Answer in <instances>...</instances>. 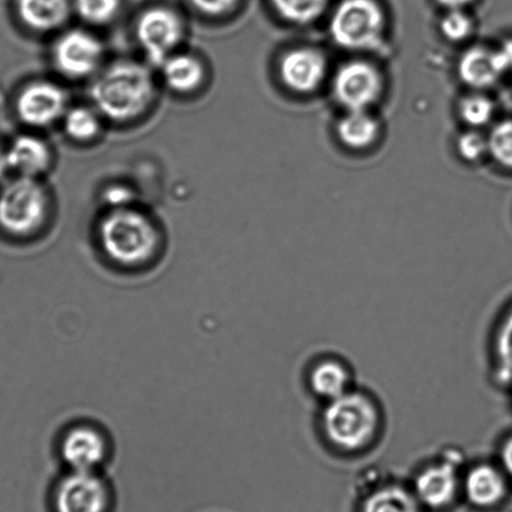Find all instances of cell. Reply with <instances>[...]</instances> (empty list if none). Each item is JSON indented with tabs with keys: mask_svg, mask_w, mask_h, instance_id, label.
I'll list each match as a JSON object with an SVG mask.
<instances>
[{
	"mask_svg": "<svg viewBox=\"0 0 512 512\" xmlns=\"http://www.w3.org/2000/svg\"><path fill=\"white\" fill-rule=\"evenodd\" d=\"M89 94L93 107L103 118L128 123L151 108L156 98V82L146 64L118 59L93 77Z\"/></svg>",
	"mask_w": 512,
	"mask_h": 512,
	"instance_id": "6da1fadb",
	"label": "cell"
},
{
	"mask_svg": "<svg viewBox=\"0 0 512 512\" xmlns=\"http://www.w3.org/2000/svg\"><path fill=\"white\" fill-rule=\"evenodd\" d=\"M97 238L107 260L127 270L147 266L161 245L156 223L133 207L109 210L99 222Z\"/></svg>",
	"mask_w": 512,
	"mask_h": 512,
	"instance_id": "7a4b0ae2",
	"label": "cell"
},
{
	"mask_svg": "<svg viewBox=\"0 0 512 512\" xmlns=\"http://www.w3.org/2000/svg\"><path fill=\"white\" fill-rule=\"evenodd\" d=\"M379 424L374 402L359 392L349 391L331 400L323 414L328 439L345 451L364 449L374 440Z\"/></svg>",
	"mask_w": 512,
	"mask_h": 512,
	"instance_id": "3957f363",
	"label": "cell"
},
{
	"mask_svg": "<svg viewBox=\"0 0 512 512\" xmlns=\"http://www.w3.org/2000/svg\"><path fill=\"white\" fill-rule=\"evenodd\" d=\"M49 198L38 178L18 176L0 191V228L9 235L27 237L47 220Z\"/></svg>",
	"mask_w": 512,
	"mask_h": 512,
	"instance_id": "277c9868",
	"label": "cell"
},
{
	"mask_svg": "<svg viewBox=\"0 0 512 512\" xmlns=\"http://www.w3.org/2000/svg\"><path fill=\"white\" fill-rule=\"evenodd\" d=\"M385 14L376 0H342L333 12V42L347 51H375L384 41Z\"/></svg>",
	"mask_w": 512,
	"mask_h": 512,
	"instance_id": "5b68a950",
	"label": "cell"
},
{
	"mask_svg": "<svg viewBox=\"0 0 512 512\" xmlns=\"http://www.w3.org/2000/svg\"><path fill=\"white\" fill-rule=\"evenodd\" d=\"M136 38L147 61L161 67L167 58L180 47L185 26L175 9L151 7L139 14L136 22Z\"/></svg>",
	"mask_w": 512,
	"mask_h": 512,
	"instance_id": "8992f818",
	"label": "cell"
},
{
	"mask_svg": "<svg viewBox=\"0 0 512 512\" xmlns=\"http://www.w3.org/2000/svg\"><path fill=\"white\" fill-rule=\"evenodd\" d=\"M103 58L101 39L86 29H69L62 33L52 49L58 73L74 81L96 76L101 71Z\"/></svg>",
	"mask_w": 512,
	"mask_h": 512,
	"instance_id": "52a82bcc",
	"label": "cell"
},
{
	"mask_svg": "<svg viewBox=\"0 0 512 512\" xmlns=\"http://www.w3.org/2000/svg\"><path fill=\"white\" fill-rule=\"evenodd\" d=\"M109 487L98 471L69 470L54 492L57 512H106Z\"/></svg>",
	"mask_w": 512,
	"mask_h": 512,
	"instance_id": "ba28073f",
	"label": "cell"
},
{
	"mask_svg": "<svg viewBox=\"0 0 512 512\" xmlns=\"http://www.w3.org/2000/svg\"><path fill=\"white\" fill-rule=\"evenodd\" d=\"M381 93V74L367 62L346 63L333 78V94L347 111H369Z\"/></svg>",
	"mask_w": 512,
	"mask_h": 512,
	"instance_id": "9c48e42d",
	"label": "cell"
},
{
	"mask_svg": "<svg viewBox=\"0 0 512 512\" xmlns=\"http://www.w3.org/2000/svg\"><path fill=\"white\" fill-rule=\"evenodd\" d=\"M66 89L52 81H36L22 89L17 98V114L24 124L44 128L62 119L68 111Z\"/></svg>",
	"mask_w": 512,
	"mask_h": 512,
	"instance_id": "30bf717a",
	"label": "cell"
},
{
	"mask_svg": "<svg viewBox=\"0 0 512 512\" xmlns=\"http://www.w3.org/2000/svg\"><path fill=\"white\" fill-rule=\"evenodd\" d=\"M59 455L69 470L98 471L109 456V442L99 427L87 422L64 432L59 441Z\"/></svg>",
	"mask_w": 512,
	"mask_h": 512,
	"instance_id": "8fae6325",
	"label": "cell"
},
{
	"mask_svg": "<svg viewBox=\"0 0 512 512\" xmlns=\"http://www.w3.org/2000/svg\"><path fill=\"white\" fill-rule=\"evenodd\" d=\"M327 73V61L315 48H298L283 56L280 64L282 83L297 93L315 92Z\"/></svg>",
	"mask_w": 512,
	"mask_h": 512,
	"instance_id": "7c38bea8",
	"label": "cell"
},
{
	"mask_svg": "<svg viewBox=\"0 0 512 512\" xmlns=\"http://www.w3.org/2000/svg\"><path fill=\"white\" fill-rule=\"evenodd\" d=\"M8 167L18 176L38 178L47 172L52 163L49 144L33 134H22L6 152Z\"/></svg>",
	"mask_w": 512,
	"mask_h": 512,
	"instance_id": "4fadbf2b",
	"label": "cell"
},
{
	"mask_svg": "<svg viewBox=\"0 0 512 512\" xmlns=\"http://www.w3.org/2000/svg\"><path fill=\"white\" fill-rule=\"evenodd\" d=\"M459 477L455 462L444 461L427 467L417 476L415 489L417 499L427 506L444 507L449 505L456 495Z\"/></svg>",
	"mask_w": 512,
	"mask_h": 512,
	"instance_id": "5bb4252c",
	"label": "cell"
},
{
	"mask_svg": "<svg viewBox=\"0 0 512 512\" xmlns=\"http://www.w3.org/2000/svg\"><path fill=\"white\" fill-rule=\"evenodd\" d=\"M73 12V0H17L18 17L33 32H56Z\"/></svg>",
	"mask_w": 512,
	"mask_h": 512,
	"instance_id": "9a60e30c",
	"label": "cell"
},
{
	"mask_svg": "<svg viewBox=\"0 0 512 512\" xmlns=\"http://www.w3.org/2000/svg\"><path fill=\"white\" fill-rule=\"evenodd\" d=\"M506 72L500 52H492L484 47L469 49L462 54L459 63L461 81L475 89L494 86Z\"/></svg>",
	"mask_w": 512,
	"mask_h": 512,
	"instance_id": "2e32d148",
	"label": "cell"
},
{
	"mask_svg": "<svg viewBox=\"0 0 512 512\" xmlns=\"http://www.w3.org/2000/svg\"><path fill=\"white\" fill-rule=\"evenodd\" d=\"M162 78L172 92L188 94L196 92L206 77V69L200 58L188 53H175L163 62Z\"/></svg>",
	"mask_w": 512,
	"mask_h": 512,
	"instance_id": "e0dca14e",
	"label": "cell"
},
{
	"mask_svg": "<svg viewBox=\"0 0 512 512\" xmlns=\"http://www.w3.org/2000/svg\"><path fill=\"white\" fill-rule=\"evenodd\" d=\"M465 491L467 499L476 506L495 505L505 494L504 477L495 467L476 466L466 476Z\"/></svg>",
	"mask_w": 512,
	"mask_h": 512,
	"instance_id": "ac0fdd59",
	"label": "cell"
},
{
	"mask_svg": "<svg viewBox=\"0 0 512 512\" xmlns=\"http://www.w3.org/2000/svg\"><path fill=\"white\" fill-rule=\"evenodd\" d=\"M379 132V122L369 111H347L337 126L341 142L352 149L370 147Z\"/></svg>",
	"mask_w": 512,
	"mask_h": 512,
	"instance_id": "d6986e66",
	"label": "cell"
},
{
	"mask_svg": "<svg viewBox=\"0 0 512 512\" xmlns=\"http://www.w3.org/2000/svg\"><path fill=\"white\" fill-rule=\"evenodd\" d=\"M350 375L337 361H323L313 369L311 387L318 396L328 401L335 400L349 392Z\"/></svg>",
	"mask_w": 512,
	"mask_h": 512,
	"instance_id": "ffe728a7",
	"label": "cell"
},
{
	"mask_svg": "<svg viewBox=\"0 0 512 512\" xmlns=\"http://www.w3.org/2000/svg\"><path fill=\"white\" fill-rule=\"evenodd\" d=\"M102 118L94 107L76 106L68 108L62 118L64 133L74 142H92L101 133Z\"/></svg>",
	"mask_w": 512,
	"mask_h": 512,
	"instance_id": "44dd1931",
	"label": "cell"
},
{
	"mask_svg": "<svg viewBox=\"0 0 512 512\" xmlns=\"http://www.w3.org/2000/svg\"><path fill=\"white\" fill-rule=\"evenodd\" d=\"M362 512H420L415 496L401 487L390 486L376 491L365 502Z\"/></svg>",
	"mask_w": 512,
	"mask_h": 512,
	"instance_id": "7402d4cb",
	"label": "cell"
},
{
	"mask_svg": "<svg viewBox=\"0 0 512 512\" xmlns=\"http://www.w3.org/2000/svg\"><path fill=\"white\" fill-rule=\"evenodd\" d=\"M278 16L286 22L310 24L325 13L330 0H270Z\"/></svg>",
	"mask_w": 512,
	"mask_h": 512,
	"instance_id": "603a6c76",
	"label": "cell"
},
{
	"mask_svg": "<svg viewBox=\"0 0 512 512\" xmlns=\"http://www.w3.org/2000/svg\"><path fill=\"white\" fill-rule=\"evenodd\" d=\"M122 0H73L74 12L92 26L111 23L121 11Z\"/></svg>",
	"mask_w": 512,
	"mask_h": 512,
	"instance_id": "cb8c5ba5",
	"label": "cell"
},
{
	"mask_svg": "<svg viewBox=\"0 0 512 512\" xmlns=\"http://www.w3.org/2000/svg\"><path fill=\"white\" fill-rule=\"evenodd\" d=\"M459 112L462 121L471 127L479 128L486 126L494 117L495 106L490 98L482 94H470L461 99Z\"/></svg>",
	"mask_w": 512,
	"mask_h": 512,
	"instance_id": "d4e9b609",
	"label": "cell"
},
{
	"mask_svg": "<svg viewBox=\"0 0 512 512\" xmlns=\"http://www.w3.org/2000/svg\"><path fill=\"white\" fill-rule=\"evenodd\" d=\"M489 153L501 166L512 168V119L497 123L490 133Z\"/></svg>",
	"mask_w": 512,
	"mask_h": 512,
	"instance_id": "484cf974",
	"label": "cell"
},
{
	"mask_svg": "<svg viewBox=\"0 0 512 512\" xmlns=\"http://www.w3.org/2000/svg\"><path fill=\"white\" fill-rule=\"evenodd\" d=\"M496 355L502 379H512V312L506 317L497 336Z\"/></svg>",
	"mask_w": 512,
	"mask_h": 512,
	"instance_id": "4316f807",
	"label": "cell"
},
{
	"mask_svg": "<svg viewBox=\"0 0 512 512\" xmlns=\"http://www.w3.org/2000/svg\"><path fill=\"white\" fill-rule=\"evenodd\" d=\"M441 33L451 42H461L470 36L472 21L464 11H447L440 23Z\"/></svg>",
	"mask_w": 512,
	"mask_h": 512,
	"instance_id": "83f0119b",
	"label": "cell"
},
{
	"mask_svg": "<svg viewBox=\"0 0 512 512\" xmlns=\"http://www.w3.org/2000/svg\"><path fill=\"white\" fill-rule=\"evenodd\" d=\"M457 151L465 161H480L486 153H489V142L480 132L470 131L462 134L457 139Z\"/></svg>",
	"mask_w": 512,
	"mask_h": 512,
	"instance_id": "f1b7e54d",
	"label": "cell"
},
{
	"mask_svg": "<svg viewBox=\"0 0 512 512\" xmlns=\"http://www.w3.org/2000/svg\"><path fill=\"white\" fill-rule=\"evenodd\" d=\"M188 2L203 16L221 18L236 11L242 0H188Z\"/></svg>",
	"mask_w": 512,
	"mask_h": 512,
	"instance_id": "f546056e",
	"label": "cell"
},
{
	"mask_svg": "<svg viewBox=\"0 0 512 512\" xmlns=\"http://www.w3.org/2000/svg\"><path fill=\"white\" fill-rule=\"evenodd\" d=\"M134 193L131 188L123 185H112L103 192V202L109 207V210H119V208L132 207Z\"/></svg>",
	"mask_w": 512,
	"mask_h": 512,
	"instance_id": "4dcf8cb0",
	"label": "cell"
},
{
	"mask_svg": "<svg viewBox=\"0 0 512 512\" xmlns=\"http://www.w3.org/2000/svg\"><path fill=\"white\" fill-rule=\"evenodd\" d=\"M447 11H464L474 0H437Z\"/></svg>",
	"mask_w": 512,
	"mask_h": 512,
	"instance_id": "1f68e13d",
	"label": "cell"
},
{
	"mask_svg": "<svg viewBox=\"0 0 512 512\" xmlns=\"http://www.w3.org/2000/svg\"><path fill=\"white\" fill-rule=\"evenodd\" d=\"M502 461L507 472L512 476V437L506 441L504 449H502Z\"/></svg>",
	"mask_w": 512,
	"mask_h": 512,
	"instance_id": "d6a6232c",
	"label": "cell"
},
{
	"mask_svg": "<svg viewBox=\"0 0 512 512\" xmlns=\"http://www.w3.org/2000/svg\"><path fill=\"white\" fill-rule=\"evenodd\" d=\"M500 53L506 64L507 72L512 73V42L505 44L504 48L500 49Z\"/></svg>",
	"mask_w": 512,
	"mask_h": 512,
	"instance_id": "836d02e7",
	"label": "cell"
},
{
	"mask_svg": "<svg viewBox=\"0 0 512 512\" xmlns=\"http://www.w3.org/2000/svg\"><path fill=\"white\" fill-rule=\"evenodd\" d=\"M7 171H9L6 152H3L0 149V181L3 180V177L6 176Z\"/></svg>",
	"mask_w": 512,
	"mask_h": 512,
	"instance_id": "e575fe53",
	"label": "cell"
}]
</instances>
